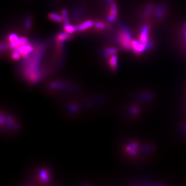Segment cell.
Returning a JSON list of instances; mask_svg holds the SVG:
<instances>
[{
	"label": "cell",
	"mask_w": 186,
	"mask_h": 186,
	"mask_svg": "<svg viewBox=\"0 0 186 186\" xmlns=\"http://www.w3.org/2000/svg\"><path fill=\"white\" fill-rule=\"evenodd\" d=\"M94 22L91 20H88V21H85L83 23L79 24L76 27V29L77 31H84L86 30L92 26H94Z\"/></svg>",
	"instance_id": "obj_7"
},
{
	"label": "cell",
	"mask_w": 186,
	"mask_h": 186,
	"mask_svg": "<svg viewBox=\"0 0 186 186\" xmlns=\"http://www.w3.org/2000/svg\"><path fill=\"white\" fill-rule=\"evenodd\" d=\"M116 52H117V50L116 48H109L105 49V51H104V54L106 56H111L114 54H115Z\"/></svg>",
	"instance_id": "obj_13"
},
{
	"label": "cell",
	"mask_w": 186,
	"mask_h": 186,
	"mask_svg": "<svg viewBox=\"0 0 186 186\" xmlns=\"http://www.w3.org/2000/svg\"><path fill=\"white\" fill-rule=\"evenodd\" d=\"M40 178L42 179V181H48V175L46 174V172L45 171H42V172L40 174Z\"/></svg>",
	"instance_id": "obj_20"
},
{
	"label": "cell",
	"mask_w": 186,
	"mask_h": 186,
	"mask_svg": "<svg viewBox=\"0 0 186 186\" xmlns=\"http://www.w3.org/2000/svg\"><path fill=\"white\" fill-rule=\"evenodd\" d=\"M131 49L135 54H140L143 52L146 51V49H149V48L147 45L139 40H133L131 42Z\"/></svg>",
	"instance_id": "obj_3"
},
{
	"label": "cell",
	"mask_w": 186,
	"mask_h": 186,
	"mask_svg": "<svg viewBox=\"0 0 186 186\" xmlns=\"http://www.w3.org/2000/svg\"><path fill=\"white\" fill-rule=\"evenodd\" d=\"M33 50H34V48L32 46V45L28 44L27 42L26 44L23 45L22 46H21L20 47L14 49V51L18 52L21 54V56L26 57L28 56V55L30 54H31L33 51Z\"/></svg>",
	"instance_id": "obj_4"
},
{
	"label": "cell",
	"mask_w": 186,
	"mask_h": 186,
	"mask_svg": "<svg viewBox=\"0 0 186 186\" xmlns=\"http://www.w3.org/2000/svg\"><path fill=\"white\" fill-rule=\"evenodd\" d=\"M118 40L120 46L125 49H130L131 47L132 37L130 30L124 27L122 28L118 35Z\"/></svg>",
	"instance_id": "obj_1"
},
{
	"label": "cell",
	"mask_w": 186,
	"mask_h": 186,
	"mask_svg": "<svg viewBox=\"0 0 186 186\" xmlns=\"http://www.w3.org/2000/svg\"><path fill=\"white\" fill-rule=\"evenodd\" d=\"M94 27L95 28H97V29L102 30L105 28V24H104L102 22H95L94 24Z\"/></svg>",
	"instance_id": "obj_16"
},
{
	"label": "cell",
	"mask_w": 186,
	"mask_h": 186,
	"mask_svg": "<svg viewBox=\"0 0 186 186\" xmlns=\"http://www.w3.org/2000/svg\"><path fill=\"white\" fill-rule=\"evenodd\" d=\"M19 39V38L18 36L15 33H12L9 36V41L10 42V44H14V43L16 42Z\"/></svg>",
	"instance_id": "obj_14"
},
{
	"label": "cell",
	"mask_w": 186,
	"mask_h": 186,
	"mask_svg": "<svg viewBox=\"0 0 186 186\" xmlns=\"http://www.w3.org/2000/svg\"><path fill=\"white\" fill-rule=\"evenodd\" d=\"M149 32H150V27L148 24H145L142 27L139 40L144 44L147 45L149 49L152 48L154 46V44L152 42L150 41L149 39Z\"/></svg>",
	"instance_id": "obj_2"
},
{
	"label": "cell",
	"mask_w": 186,
	"mask_h": 186,
	"mask_svg": "<svg viewBox=\"0 0 186 186\" xmlns=\"http://www.w3.org/2000/svg\"><path fill=\"white\" fill-rule=\"evenodd\" d=\"M183 36L185 47L186 48V23H184L183 24Z\"/></svg>",
	"instance_id": "obj_21"
},
{
	"label": "cell",
	"mask_w": 186,
	"mask_h": 186,
	"mask_svg": "<svg viewBox=\"0 0 186 186\" xmlns=\"http://www.w3.org/2000/svg\"><path fill=\"white\" fill-rule=\"evenodd\" d=\"M48 18L49 19L57 23H62L63 21V16L55 13H50L48 15Z\"/></svg>",
	"instance_id": "obj_10"
},
{
	"label": "cell",
	"mask_w": 186,
	"mask_h": 186,
	"mask_svg": "<svg viewBox=\"0 0 186 186\" xmlns=\"http://www.w3.org/2000/svg\"><path fill=\"white\" fill-rule=\"evenodd\" d=\"M167 12V8L164 4H160L154 10V15L156 18L160 19L163 18Z\"/></svg>",
	"instance_id": "obj_5"
},
{
	"label": "cell",
	"mask_w": 186,
	"mask_h": 186,
	"mask_svg": "<svg viewBox=\"0 0 186 186\" xmlns=\"http://www.w3.org/2000/svg\"><path fill=\"white\" fill-rule=\"evenodd\" d=\"M110 6V14L107 16V19L110 22H114L116 20L117 15H118V9L117 5L115 3H113Z\"/></svg>",
	"instance_id": "obj_6"
},
{
	"label": "cell",
	"mask_w": 186,
	"mask_h": 186,
	"mask_svg": "<svg viewBox=\"0 0 186 186\" xmlns=\"http://www.w3.org/2000/svg\"><path fill=\"white\" fill-rule=\"evenodd\" d=\"M71 36V35L70 34H68L67 33H60L57 37V40L59 42H62L63 41H65L68 39L70 38Z\"/></svg>",
	"instance_id": "obj_12"
},
{
	"label": "cell",
	"mask_w": 186,
	"mask_h": 186,
	"mask_svg": "<svg viewBox=\"0 0 186 186\" xmlns=\"http://www.w3.org/2000/svg\"><path fill=\"white\" fill-rule=\"evenodd\" d=\"M31 25V19L30 18H28L27 19H26V20L25 21V23H24V27L26 28V29H29L30 28Z\"/></svg>",
	"instance_id": "obj_18"
},
{
	"label": "cell",
	"mask_w": 186,
	"mask_h": 186,
	"mask_svg": "<svg viewBox=\"0 0 186 186\" xmlns=\"http://www.w3.org/2000/svg\"><path fill=\"white\" fill-rule=\"evenodd\" d=\"M62 16L63 18L64 24L69 23V21H68V11L66 10V9H63L62 11Z\"/></svg>",
	"instance_id": "obj_15"
},
{
	"label": "cell",
	"mask_w": 186,
	"mask_h": 186,
	"mask_svg": "<svg viewBox=\"0 0 186 186\" xmlns=\"http://www.w3.org/2000/svg\"><path fill=\"white\" fill-rule=\"evenodd\" d=\"M153 5L151 4H149L147 7H146V8L145 9V16H148L150 13H151L152 10L153 9Z\"/></svg>",
	"instance_id": "obj_17"
},
{
	"label": "cell",
	"mask_w": 186,
	"mask_h": 186,
	"mask_svg": "<svg viewBox=\"0 0 186 186\" xmlns=\"http://www.w3.org/2000/svg\"><path fill=\"white\" fill-rule=\"evenodd\" d=\"M21 54L19 53H18V52H16V51H14L11 55L12 58L13 60H19L21 58Z\"/></svg>",
	"instance_id": "obj_19"
},
{
	"label": "cell",
	"mask_w": 186,
	"mask_h": 186,
	"mask_svg": "<svg viewBox=\"0 0 186 186\" xmlns=\"http://www.w3.org/2000/svg\"><path fill=\"white\" fill-rule=\"evenodd\" d=\"M118 57L116 55L114 54L111 56H110V58L109 59V66H110L111 69L113 70H116L118 68Z\"/></svg>",
	"instance_id": "obj_9"
},
{
	"label": "cell",
	"mask_w": 186,
	"mask_h": 186,
	"mask_svg": "<svg viewBox=\"0 0 186 186\" xmlns=\"http://www.w3.org/2000/svg\"><path fill=\"white\" fill-rule=\"evenodd\" d=\"M64 30L68 34H72L74 32L77 31L76 27L70 25L69 23L67 24H64Z\"/></svg>",
	"instance_id": "obj_11"
},
{
	"label": "cell",
	"mask_w": 186,
	"mask_h": 186,
	"mask_svg": "<svg viewBox=\"0 0 186 186\" xmlns=\"http://www.w3.org/2000/svg\"><path fill=\"white\" fill-rule=\"evenodd\" d=\"M107 2L109 5H111L114 1H113V0H107Z\"/></svg>",
	"instance_id": "obj_22"
},
{
	"label": "cell",
	"mask_w": 186,
	"mask_h": 186,
	"mask_svg": "<svg viewBox=\"0 0 186 186\" xmlns=\"http://www.w3.org/2000/svg\"><path fill=\"white\" fill-rule=\"evenodd\" d=\"M28 42V39L25 37H21L19 38V39H18V40L14 43V44H9V46L10 48L15 49L16 48H18L19 47H20L21 46H22L23 45L26 44V43Z\"/></svg>",
	"instance_id": "obj_8"
}]
</instances>
